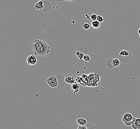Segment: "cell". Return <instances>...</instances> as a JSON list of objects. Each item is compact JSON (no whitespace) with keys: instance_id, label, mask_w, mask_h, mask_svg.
Here are the masks:
<instances>
[{"instance_id":"10","label":"cell","mask_w":140,"mask_h":129,"mask_svg":"<svg viewBox=\"0 0 140 129\" xmlns=\"http://www.w3.org/2000/svg\"><path fill=\"white\" fill-rule=\"evenodd\" d=\"M91 24L92 27L94 29H98L100 26V22H98L97 20L94 21H92V22L91 23Z\"/></svg>"},{"instance_id":"20","label":"cell","mask_w":140,"mask_h":129,"mask_svg":"<svg viewBox=\"0 0 140 129\" xmlns=\"http://www.w3.org/2000/svg\"><path fill=\"white\" fill-rule=\"evenodd\" d=\"M138 33H139V35H140V28H139V30H138Z\"/></svg>"},{"instance_id":"1","label":"cell","mask_w":140,"mask_h":129,"mask_svg":"<svg viewBox=\"0 0 140 129\" xmlns=\"http://www.w3.org/2000/svg\"><path fill=\"white\" fill-rule=\"evenodd\" d=\"M32 48L34 55L40 57L45 56L50 51V46L45 40L36 39L32 43Z\"/></svg>"},{"instance_id":"17","label":"cell","mask_w":140,"mask_h":129,"mask_svg":"<svg viewBox=\"0 0 140 129\" xmlns=\"http://www.w3.org/2000/svg\"><path fill=\"white\" fill-rule=\"evenodd\" d=\"M83 60H84V61H85V62H88V61H89L90 60V58L87 55H85L83 56Z\"/></svg>"},{"instance_id":"21","label":"cell","mask_w":140,"mask_h":129,"mask_svg":"<svg viewBox=\"0 0 140 129\" xmlns=\"http://www.w3.org/2000/svg\"></svg>"},{"instance_id":"2","label":"cell","mask_w":140,"mask_h":129,"mask_svg":"<svg viewBox=\"0 0 140 129\" xmlns=\"http://www.w3.org/2000/svg\"><path fill=\"white\" fill-rule=\"evenodd\" d=\"M132 58V55L129 51L122 50L119 54V59L122 62L127 63L129 62Z\"/></svg>"},{"instance_id":"15","label":"cell","mask_w":140,"mask_h":129,"mask_svg":"<svg viewBox=\"0 0 140 129\" xmlns=\"http://www.w3.org/2000/svg\"><path fill=\"white\" fill-rule=\"evenodd\" d=\"M76 54L79 59H83V56L84 55L82 53H81L80 52H76Z\"/></svg>"},{"instance_id":"3","label":"cell","mask_w":140,"mask_h":129,"mask_svg":"<svg viewBox=\"0 0 140 129\" xmlns=\"http://www.w3.org/2000/svg\"><path fill=\"white\" fill-rule=\"evenodd\" d=\"M135 119V118L133 117V115L131 113H127L125 114L123 116L122 118V121L126 125H127V126H130L132 125V122Z\"/></svg>"},{"instance_id":"13","label":"cell","mask_w":140,"mask_h":129,"mask_svg":"<svg viewBox=\"0 0 140 129\" xmlns=\"http://www.w3.org/2000/svg\"><path fill=\"white\" fill-rule=\"evenodd\" d=\"M82 27H83V28L84 30H88L90 28V24L89 23L85 22V23H84L83 24Z\"/></svg>"},{"instance_id":"16","label":"cell","mask_w":140,"mask_h":129,"mask_svg":"<svg viewBox=\"0 0 140 129\" xmlns=\"http://www.w3.org/2000/svg\"><path fill=\"white\" fill-rule=\"evenodd\" d=\"M97 15L96 14L93 13L90 16V19L92 21H96L97 20Z\"/></svg>"},{"instance_id":"8","label":"cell","mask_w":140,"mask_h":129,"mask_svg":"<svg viewBox=\"0 0 140 129\" xmlns=\"http://www.w3.org/2000/svg\"><path fill=\"white\" fill-rule=\"evenodd\" d=\"M44 7V4H43V1L42 0L39 1L37 2L34 5V8L35 9L37 10H41L43 9Z\"/></svg>"},{"instance_id":"7","label":"cell","mask_w":140,"mask_h":129,"mask_svg":"<svg viewBox=\"0 0 140 129\" xmlns=\"http://www.w3.org/2000/svg\"><path fill=\"white\" fill-rule=\"evenodd\" d=\"M132 127L134 129H140V118H135L132 123Z\"/></svg>"},{"instance_id":"9","label":"cell","mask_w":140,"mask_h":129,"mask_svg":"<svg viewBox=\"0 0 140 129\" xmlns=\"http://www.w3.org/2000/svg\"><path fill=\"white\" fill-rule=\"evenodd\" d=\"M77 122L79 126H86L87 122L86 119L83 118H78L77 119Z\"/></svg>"},{"instance_id":"11","label":"cell","mask_w":140,"mask_h":129,"mask_svg":"<svg viewBox=\"0 0 140 129\" xmlns=\"http://www.w3.org/2000/svg\"><path fill=\"white\" fill-rule=\"evenodd\" d=\"M120 64V61L118 59H114L112 61V64L113 67H118Z\"/></svg>"},{"instance_id":"4","label":"cell","mask_w":140,"mask_h":129,"mask_svg":"<svg viewBox=\"0 0 140 129\" xmlns=\"http://www.w3.org/2000/svg\"><path fill=\"white\" fill-rule=\"evenodd\" d=\"M48 85L52 88H55L58 86L57 78L54 75H50L46 79Z\"/></svg>"},{"instance_id":"5","label":"cell","mask_w":140,"mask_h":129,"mask_svg":"<svg viewBox=\"0 0 140 129\" xmlns=\"http://www.w3.org/2000/svg\"><path fill=\"white\" fill-rule=\"evenodd\" d=\"M27 64L31 66H33L37 63V59L35 55H31L29 56L27 59Z\"/></svg>"},{"instance_id":"12","label":"cell","mask_w":140,"mask_h":129,"mask_svg":"<svg viewBox=\"0 0 140 129\" xmlns=\"http://www.w3.org/2000/svg\"><path fill=\"white\" fill-rule=\"evenodd\" d=\"M71 89L73 90L74 93L78 92L79 90V86L77 83H75L71 85Z\"/></svg>"},{"instance_id":"6","label":"cell","mask_w":140,"mask_h":129,"mask_svg":"<svg viewBox=\"0 0 140 129\" xmlns=\"http://www.w3.org/2000/svg\"><path fill=\"white\" fill-rule=\"evenodd\" d=\"M65 83L69 85H72L75 82L74 77L71 74H68L66 75L65 77Z\"/></svg>"},{"instance_id":"18","label":"cell","mask_w":140,"mask_h":129,"mask_svg":"<svg viewBox=\"0 0 140 129\" xmlns=\"http://www.w3.org/2000/svg\"><path fill=\"white\" fill-rule=\"evenodd\" d=\"M77 129H88L87 128L86 126H79Z\"/></svg>"},{"instance_id":"19","label":"cell","mask_w":140,"mask_h":129,"mask_svg":"<svg viewBox=\"0 0 140 129\" xmlns=\"http://www.w3.org/2000/svg\"><path fill=\"white\" fill-rule=\"evenodd\" d=\"M65 2H72L74 1L75 0H63Z\"/></svg>"},{"instance_id":"14","label":"cell","mask_w":140,"mask_h":129,"mask_svg":"<svg viewBox=\"0 0 140 129\" xmlns=\"http://www.w3.org/2000/svg\"><path fill=\"white\" fill-rule=\"evenodd\" d=\"M97 21L98 22L101 23V22H103L104 21V19L103 18V17L100 15V14H99L97 15Z\"/></svg>"}]
</instances>
